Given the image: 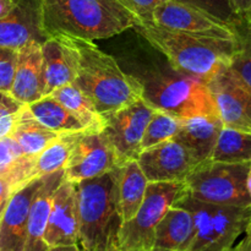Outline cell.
I'll return each mask as SVG.
<instances>
[{
    "label": "cell",
    "mask_w": 251,
    "mask_h": 251,
    "mask_svg": "<svg viewBox=\"0 0 251 251\" xmlns=\"http://www.w3.org/2000/svg\"><path fill=\"white\" fill-rule=\"evenodd\" d=\"M150 48L130 54L125 60L127 74L142 88V98L154 110L168 113L178 119L198 115H218L207 82L176 70L149 43Z\"/></svg>",
    "instance_id": "obj_1"
},
{
    "label": "cell",
    "mask_w": 251,
    "mask_h": 251,
    "mask_svg": "<svg viewBox=\"0 0 251 251\" xmlns=\"http://www.w3.org/2000/svg\"><path fill=\"white\" fill-rule=\"evenodd\" d=\"M140 25L118 0H43V26L49 37L68 36L93 42Z\"/></svg>",
    "instance_id": "obj_2"
},
{
    "label": "cell",
    "mask_w": 251,
    "mask_h": 251,
    "mask_svg": "<svg viewBox=\"0 0 251 251\" xmlns=\"http://www.w3.org/2000/svg\"><path fill=\"white\" fill-rule=\"evenodd\" d=\"M80 251H119V167L75 183Z\"/></svg>",
    "instance_id": "obj_3"
},
{
    "label": "cell",
    "mask_w": 251,
    "mask_h": 251,
    "mask_svg": "<svg viewBox=\"0 0 251 251\" xmlns=\"http://www.w3.org/2000/svg\"><path fill=\"white\" fill-rule=\"evenodd\" d=\"M154 49L163 54L173 68L208 82L229 66L235 49L234 38H213L167 29L156 22L134 27Z\"/></svg>",
    "instance_id": "obj_4"
},
{
    "label": "cell",
    "mask_w": 251,
    "mask_h": 251,
    "mask_svg": "<svg viewBox=\"0 0 251 251\" xmlns=\"http://www.w3.org/2000/svg\"><path fill=\"white\" fill-rule=\"evenodd\" d=\"M69 38L78 51V68L73 83L102 117L142 98L139 81L123 70L112 55L91 41Z\"/></svg>",
    "instance_id": "obj_5"
},
{
    "label": "cell",
    "mask_w": 251,
    "mask_h": 251,
    "mask_svg": "<svg viewBox=\"0 0 251 251\" xmlns=\"http://www.w3.org/2000/svg\"><path fill=\"white\" fill-rule=\"evenodd\" d=\"M173 206L185 208L194 218L195 234L188 251H228L249 226L250 207L203 202L188 191Z\"/></svg>",
    "instance_id": "obj_6"
},
{
    "label": "cell",
    "mask_w": 251,
    "mask_h": 251,
    "mask_svg": "<svg viewBox=\"0 0 251 251\" xmlns=\"http://www.w3.org/2000/svg\"><path fill=\"white\" fill-rule=\"evenodd\" d=\"M250 163H222L211 159L199 163L184 184L189 195L203 202L250 207L247 178Z\"/></svg>",
    "instance_id": "obj_7"
},
{
    "label": "cell",
    "mask_w": 251,
    "mask_h": 251,
    "mask_svg": "<svg viewBox=\"0 0 251 251\" xmlns=\"http://www.w3.org/2000/svg\"><path fill=\"white\" fill-rule=\"evenodd\" d=\"M185 193L184 181L147 184L144 201L136 215L120 226L118 250L151 251L157 225L173 203Z\"/></svg>",
    "instance_id": "obj_8"
},
{
    "label": "cell",
    "mask_w": 251,
    "mask_h": 251,
    "mask_svg": "<svg viewBox=\"0 0 251 251\" xmlns=\"http://www.w3.org/2000/svg\"><path fill=\"white\" fill-rule=\"evenodd\" d=\"M154 109L144 100H135L115 112L103 115V134L117 154L118 163L137 159L141 141Z\"/></svg>",
    "instance_id": "obj_9"
},
{
    "label": "cell",
    "mask_w": 251,
    "mask_h": 251,
    "mask_svg": "<svg viewBox=\"0 0 251 251\" xmlns=\"http://www.w3.org/2000/svg\"><path fill=\"white\" fill-rule=\"evenodd\" d=\"M117 167H119L117 154L102 130H82L76 135L64 167V179L78 183L102 176Z\"/></svg>",
    "instance_id": "obj_10"
},
{
    "label": "cell",
    "mask_w": 251,
    "mask_h": 251,
    "mask_svg": "<svg viewBox=\"0 0 251 251\" xmlns=\"http://www.w3.org/2000/svg\"><path fill=\"white\" fill-rule=\"evenodd\" d=\"M223 126L251 135V88L228 66L207 82Z\"/></svg>",
    "instance_id": "obj_11"
},
{
    "label": "cell",
    "mask_w": 251,
    "mask_h": 251,
    "mask_svg": "<svg viewBox=\"0 0 251 251\" xmlns=\"http://www.w3.org/2000/svg\"><path fill=\"white\" fill-rule=\"evenodd\" d=\"M136 161L149 183L184 181L198 166L190 151L174 137L141 151Z\"/></svg>",
    "instance_id": "obj_12"
},
{
    "label": "cell",
    "mask_w": 251,
    "mask_h": 251,
    "mask_svg": "<svg viewBox=\"0 0 251 251\" xmlns=\"http://www.w3.org/2000/svg\"><path fill=\"white\" fill-rule=\"evenodd\" d=\"M153 22L167 29L213 38H234L230 25L200 9L168 0L153 14Z\"/></svg>",
    "instance_id": "obj_13"
},
{
    "label": "cell",
    "mask_w": 251,
    "mask_h": 251,
    "mask_svg": "<svg viewBox=\"0 0 251 251\" xmlns=\"http://www.w3.org/2000/svg\"><path fill=\"white\" fill-rule=\"evenodd\" d=\"M49 38L43 26V0H15L11 11L0 19V47L19 49Z\"/></svg>",
    "instance_id": "obj_14"
},
{
    "label": "cell",
    "mask_w": 251,
    "mask_h": 251,
    "mask_svg": "<svg viewBox=\"0 0 251 251\" xmlns=\"http://www.w3.org/2000/svg\"><path fill=\"white\" fill-rule=\"evenodd\" d=\"M44 242L49 248L77 247L78 217L75 183L63 179L54 191Z\"/></svg>",
    "instance_id": "obj_15"
},
{
    "label": "cell",
    "mask_w": 251,
    "mask_h": 251,
    "mask_svg": "<svg viewBox=\"0 0 251 251\" xmlns=\"http://www.w3.org/2000/svg\"><path fill=\"white\" fill-rule=\"evenodd\" d=\"M46 176L32 179L11 195L0 218V251H24L32 201Z\"/></svg>",
    "instance_id": "obj_16"
},
{
    "label": "cell",
    "mask_w": 251,
    "mask_h": 251,
    "mask_svg": "<svg viewBox=\"0 0 251 251\" xmlns=\"http://www.w3.org/2000/svg\"><path fill=\"white\" fill-rule=\"evenodd\" d=\"M46 96L73 83L78 68V51L68 36H50L41 46Z\"/></svg>",
    "instance_id": "obj_17"
},
{
    "label": "cell",
    "mask_w": 251,
    "mask_h": 251,
    "mask_svg": "<svg viewBox=\"0 0 251 251\" xmlns=\"http://www.w3.org/2000/svg\"><path fill=\"white\" fill-rule=\"evenodd\" d=\"M41 46L31 43L17 50L16 70L10 93L24 104H31L46 96Z\"/></svg>",
    "instance_id": "obj_18"
},
{
    "label": "cell",
    "mask_w": 251,
    "mask_h": 251,
    "mask_svg": "<svg viewBox=\"0 0 251 251\" xmlns=\"http://www.w3.org/2000/svg\"><path fill=\"white\" fill-rule=\"evenodd\" d=\"M223 123L218 115H198L180 120V127L174 139L190 151L199 163L210 159Z\"/></svg>",
    "instance_id": "obj_19"
},
{
    "label": "cell",
    "mask_w": 251,
    "mask_h": 251,
    "mask_svg": "<svg viewBox=\"0 0 251 251\" xmlns=\"http://www.w3.org/2000/svg\"><path fill=\"white\" fill-rule=\"evenodd\" d=\"M64 179V169L48 174L43 181V185L38 190L32 201L31 210L27 222V234L24 251H46L48 245L44 242L47 223L51 207L54 191Z\"/></svg>",
    "instance_id": "obj_20"
},
{
    "label": "cell",
    "mask_w": 251,
    "mask_h": 251,
    "mask_svg": "<svg viewBox=\"0 0 251 251\" xmlns=\"http://www.w3.org/2000/svg\"><path fill=\"white\" fill-rule=\"evenodd\" d=\"M195 234V223L185 208L172 206L154 229L151 251H188Z\"/></svg>",
    "instance_id": "obj_21"
},
{
    "label": "cell",
    "mask_w": 251,
    "mask_h": 251,
    "mask_svg": "<svg viewBox=\"0 0 251 251\" xmlns=\"http://www.w3.org/2000/svg\"><path fill=\"white\" fill-rule=\"evenodd\" d=\"M36 157L27 156L11 136L0 137V178L17 191L34 179Z\"/></svg>",
    "instance_id": "obj_22"
},
{
    "label": "cell",
    "mask_w": 251,
    "mask_h": 251,
    "mask_svg": "<svg viewBox=\"0 0 251 251\" xmlns=\"http://www.w3.org/2000/svg\"><path fill=\"white\" fill-rule=\"evenodd\" d=\"M59 135L41 124L31 113L28 105L25 104L17 114L10 136L19 144L25 154L37 157Z\"/></svg>",
    "instance_id": "obj_23"
},
{
    "label": "cell",
    "mask_w": 251,
    "mask_h": 251,
    "mask_svg": "<svg viewBox=\"0 0 251 251\" xmlns=\"http://www.w3.org/2000/svg\"><path fill=\"white\" fill-rule=\"evenodd\" d=\"M147 184L149 181L136 159L119 167V205L123 222L136 215L144 201Z\"/></svg>",
    "instance_id": "obj_24"
},
{
    "label": "cell",
    "mask_w": 251,
    "mask_h": 251,
    "mask_svg": "<svg viewBox=\"0 0 251 251\" xmlns=\"http://www.w3.org/2000/svg\"><path fill=\"white\" fill-rule=\"evenodd\" d=\"M27 105L36 119L51 131L63 134L88 130L68 108L50 95L44 96L41 100Z\"/></svg>",
    "instance_id": "obj_25"
},
{
    "label": "cell",
    "mask_w": 251,
    "mask_h": 251,
    "mask_svg": "<svg viewBox=\"0 0 251 251\" xmlns=\"http://www.w3.org/2000/svg\"><path fill=\"white\" fill-rule=\"evenodd\" d=\"M229 25L234 34L235 49L228 68L251 88V17H235Z\"/></svg>",
    "instance_id": "obj_26"
},
{
    "label": "cell",
    "mask_w": 251,
    "mask_h": 251,
    "mask_svg": "<svg viewBox=\"0 0 251 251\" xmlns=\"http://www.w3.org/2000/svg\"><path fill=\"white\" fill-rule=\"evenodd\" d=\"M210 159L222 163H251V135L223 126Z\"/></svg>",
    "instance_id": "obj_27"
},
{
    "label": "cell",
    "mask_w": 251,
    "mask_h": 251,
    "mask_svg": "<svg viewBox=\"0 0 251 251\" xmlns=\"http://www.w3.org/2000/svg\"><path fill=\"white\" fill-rule=\"evenodd\" d=\"M51 97L68 108L88 130H102L103 117L90 100L74 83L61 86L50 93Z\"/></svg>",
    "instance_id": "obj_28"
},
{
    "label": "cell",
    "mask_w": 251,
    "mask_h": 251,
    "mask_svg": "<svg viewBox=\"0 0 251 251\" xmlns=\"http://www.w3.org/2000/svg\"><path fill=\"white\" fill-rule=\"evenodd\" d=\"M76 135L77 132H63L36 157L34 178L46 176L59 169H64L70 156Z\"/></svg>",
    "instance_id": "obj_29"
},
{
    "label": "cell",
    "mask_w": 251,
    "mask_h": 251,
    "mask_svg": "<svg viewBox=\"0 0 251 251\" xmlns=\"http://www.w3.org/2000/svg\"><path fill=\"white\" fill-rule=\"evenodd\" d=\"M180 120L168 113L154 110L142 136L141 151L173 139L179 131Z\"/></svg>",
    "instance_id": "obj_30"
},
{
    "label": "cell",
    "mask_w": 251,
    "mask_h": 251,
    "mask_svg": "<svg viewBox=\"0 0 251 251\" xmlns=\"http://www.w3.org/2000/svg\"><path fill=\"white\" fill-rule=\"evenodd\" d=\"M24 105L10 92L0 91V137L10 136L17 114Z\"/></svg>",
    "instance_id": "obj_31"
},
{
    "label": "cell",
    "mask_w": 251,
    "mask_h": 251,
    "mask_svg": "<svg viewBox=\"0 0 251 251\" xmlns=\"http://www.w3.org/2000/svg\"><path fill=\"white\" fill-rule=\"evenodd\" d=\"M174 1L202 10L228 25L237 17L230 10L228 0H174Z\"/></svg>",
    "instance_id": "obj_32"
},
{
    "label": "cell",
    "mask_w": 251,
    "mask_h": 251,
    "mask_svg": "<svg viewBox=\"0 0 251 251\" xmlns=\"http://www.w3.org/2000/svg\"><path fill=\"white\" fill-rule=\"evenodd\" d=\"M17 63V50L0 47V91L10 92L14 82Z\"/></svg>",
    "instance_id": "obj_33"
},
{
    "label": "cell",
    "mask_w": 251,
    "mask_h": 251,
    "mask_svg": "<svg viewBox=\"0 0 251 251\" xmlns=\"http://www.w3.org/2000/svg\"><path fill=\"white\" fill-rule=\"evenodd\" d=\"M168 0H118L142 24L153 22L154 10Z\"/></svg>",
    "instance_id": "obj_34"
},
{
    "label": "cell",
    "mask_w": 251,
    "mask_h": 251,
    "mask_svg": "<svg viewBox=\"0 0 251 251\" xmlns=\"http://www.w3.org/2000/svg\"><path fill=\"white\" fill-rule=\"evenodd\" d=\"M230 10L237 17H249L251 12V0H228Z\"/></svg>",
    "instance_id": "obj_35"
},
{
    "label": "cell",
    "mask_w": 251,
    "mask_h": 251,
    "mask_svg": "<svg viewBox=\"0 0 251 251\" xmlns=\"http://www.w3.org/2000/svg\"><path fill=\"white\" fill-rule=\"evenodd\" d=\"M12 194H14V190H12L11 185L5 179L0 178V218H1L5 208H6L7 202H9Z\"/></svg>",
    "instance_id": "obj_36"
},
{
    "label": "cell",
    "mask_w": 251,
    "mask_h": 251,
    "mask_svg": "<svg viewBox=\"0 0 251 251\" xmlns=\"http://www.w3.org/2000/svg\"><path fill=\"white\" fill-rule=\"evenodd\" d=\"M15 5V0H0V19L6 16L12 10Z\"/></svg>",
    "instance_id": "obj_37"
},
{
    "label": "cell",
    "mask_w": 251,
    "mask_h": 251,
    "mask_svg": "<svg viewBox=\"0 0 251 251\" xmlns=\"http://www.w3.org/2000/svg\"><path fill=\"white\" fill-rule=\"evenodd\" d=\"M247 186H248V193H249V196H250V221H249V226H248L247 233H250L251 232V163L249 167V172H248Z\"/></svg>",
    "instance_id": "obj_38"
},
{
    "label": "cell",
    "mask_w": 251,
    "mask_h": 251,
    "mask_svg": "<svg viewBox=\"0 0 251 251\" xmlns=\"http://www.w3.org/2000/svg\"><path fill=\"white\" fill-rule=\"evenodd\" d=\"M228 251H250V248L248 245V243L245 242L244 238H243L238 244H235L232 249H229Z\"/></svg>",
    "instance_id": "obj_39"
},
{
    "label": "cell",
    "mask_w": 251,
    "mask_h": 251,
    "mask_svg": "<svg viewBox=\"0 0 251 251\" xmlns=\"http://www.w3.org/2000/svg\"><path fill=\"white\" fill-rule=\"evenodd\" d=\"M46 251H80L76 245H70V247H54L48 248Z\"/></svg>",
    "instance_id": "obj_40"
},
{
    "label": "cell",
    "mask_w": 251,
    "mask_h": 251,
    "mask_svg": "<svg viewBox=\"0 0 251 251\" xmlns=\"http://www.w3.org/2000/svg\"><path fill=\"white\" fill-rule=\"evenodd\" d=\"M244 239H245V242L248 243V245H249L250 251H251V232L250 233H245V234H244Z\"/></svg>",
    "instance_id": "obj_41"
},
{
    "label": "cell",
    "mask_w": 251,
    "mask_h": 251,
    "mask_svg": "<svg viewBox=\"0 0 251 251\" xmlns=\"http://www.w3.org/2000/svg\"><path fill=\"white\" fill-rule=\"evenodd\" d=\"M249 17H251V12H250V16Z\"/></svg>",
    "instance_id": "obj_42"
}]
</instances>
